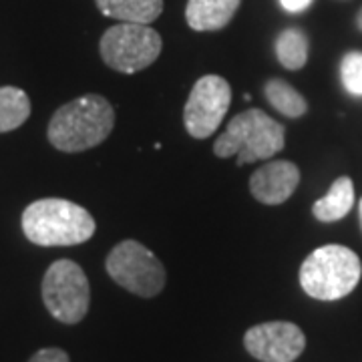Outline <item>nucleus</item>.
<instances>
[{
  "instance_id": "2eb2a0df",
  "label": "nucleus",
  "mask_w": 362,
  "mask_h": 362,
  "mask_svg": "<svg viewBox=\"0 0 362 362\" xmlns=\"http://www.w3.org/2000/svg\"><path fill=\"white\" fill-rule=\"evenodd\" d=\"M30 117V99L18 87H0V133L18 129Z\"/></svg>"
},
{
  "instance_id": "f03ea898",
  "label": "nucleus",
  "mask_w": 362,
  "mask_h": 362,
  "mask_svg": "<svg viewBox=\"0 0 362 362\" xmlns=\"http://www.w3.org/2000/svg\"><path fill=\"white\" fill-rule=\"evenodd\" d=\"M26 240L42 247L78 246L95 235L97 223L85 207L61 197L37 199L23 211Z\"/></svg>"
},
{
  "instance_id": "f257e3e1",
  "label": "nucleus",
  "mask_w": 362,
  "mask_h": 362,
  "mask_svg": "<svg viewBox=\"0 0 362 362\" xmlns=\"http://www.w3.org/2000/svg\"><path fill=\"white\" fill-rule=\"evenodd\" d=\"M113 127V105L101 95H83L54 111L47 137L52 147L63 153H81L101 145Z\"/></svg>"
},
{
  "instance_id": "423d86ee",
  "label": "nucleus",
  "mask_w": 362,
  "mask_h": 362,
  "mask_svg": "<svg viewBox=\"0 0 362 362\" xmlns=\"http://www.w3.org/2000/svg\"><path fill=\"white\" fill-rule=\"evenodd\" d=\"M107 274L127 292L141 298L157 296L165 288V268L156 254L135 240L119 242L107 256Z\"/></svg>"
},
{
  "instance_id": "9d476101",
  "label": "nucleus",
  "mask_w": 362,
  "mask_h": 362,
  "mask_svg": "<svg viewBox=\"0 0 362 362\" xmlns=\"http://www.w3.org/2000/svg\"><path fill=\"white\" fill-rule=\"evenodd\" d=\"M300 183V169L286 159H272L250 177V194L264 206H280L288 202Z\"/></svg>"
},
{
  "instance_id": "ddd939ff",
  "label": "nucleus",
  "mask_w": 362,
  "mask_h": 362,
  "mask_svg": "<svg viewBox=\"0 0 362 362\" xmlns=\"http://www.w3.org/2000/svg\"><path fill=\"white\" fill-rule=\"evenodd\" d=\"M99 11L121 23L151 25L163 13V0H95Z\"/></svg>"
},
{
  "instance_id": "1a4fd4ad",
  "label": "nucleus",
  "mask_w": 362,
  "mask_h": 362,
  "mask_svg": "<svg viewBox=\"0 0 362 362\" xmlns=\"http://www.w3.org/2000/svg\"><path fill=\"white\" fill-rule=\"evenodd\" d=\"M244 346L259 362H294L306 349V337L294 322L274 320L252 326Z\"/></svg>"
},
{
  "instance_id": "dca6fc26",
  "label": "nucleus",
  "mask_w": 362,
  "mask_h": 362,
  "mask_svg": "<svg viewBox=\"0 0 362 362\" xmlns=\"http://www.w3.org/2000/svg\"><path fill=\"white\" fill-rule=\"evenodd\" d=\"M276 57L288 71H300L308 63V37L300 28H286L276 39Z\"/></svg>"
},
{
  "instance_id": "f3484780",
  "label": "nucleus",
  "mask_w": 362,
  "mask_h": 362,
  "mask_svg": "<svg viewBox=\"0 0 362 362\" xmlns=\"http://www.w3.org/2000/svg\"><path fill=\"white\" fill-rule=\"evenodd\" d=\"M340 78L350 95L362 97V52L344 54L340 63Z\"/></svg>"
},
{
  "instance_id": "a211bd4d",
  "label": "nucleus",
  "mask_w": 362,
  "mask_h": 362,
  "mask_svg": "<svg viewBox=\"0 0 362 362\" xmlns=\"http://www.w3.org/2000/svg\"><path fill=\"white\" fill-rule=\"evenodd\" d=\"M28 362H71L69 354L61 349H42L39 350Z\"/></svg>"
},
{
  "instance_id": "4468645a",
  "label": "nucleus",
  "mask_w": 362,
  "mask_h": 362,
  "mask_svg": "<svg viewBox=\"0 0 362 362\" xmlns=\"http://www.w3.org/2000/svg\"><path fill=\"white\" fill-rule=\"evenodd\" d=\"M264 95L268 99V103L288 119H298V117L306 115L308 103L306 99L298 93L290 83H286L284 78H270L264 85Z\"/></svg>"
},
{
  "instance_id": "412c9836",
  "label": "nucleus",
  "mask_w": 362,
  "mask_h": 362,
  "mask_svg": "<svg viewBox=\"0 0 362 362\" xmlns=\"http://www.w3.org/2000/svg\"><path fill=\"white\" fill-rule=\"evenodd\" d=\"M358 216H361V228H362V199H361V204H358Z\"/></svg>"
},
{
  "instance_id": "20e7f679",
  "label": "nucleus",
  "mask_w": 362,
  "mask_h": 362,
  "mask_svg": "<svg viewBox=\"0 0 362 362\" xmlns=\"http://www.w3.org/2000/svg\"><path fill=\"white\" fill-rule=\"evenodd\" d=\"M362 276L361 258L346 246L316 247L300 266V286L314 300L332 302L349 296Z\"/></svg>"
},
{
  "instance_id": "6ab92c4d",
  "label": "nucleus",
  "mask_w": 362,
  "mask_h": 362,
  "mask_svg": "<svg viewBox=\"0 0 362 362\" xmlns=\"http://www.w3.org/2000/svg\"><path fill=\"white\" fill-rule=\"evenodd\" d=\"M282 8L288 13H302L312 4V0H280Z\"/></svg>"
},
{
  "instance_id": "aec40b11",
  "label": "nucleus",
  "mask_w": 362,
  "mask_h": 362,
  "mask_svg": "<svg viewBox=\"0 0 362 362\" xmlns=\"http://www.w3.org/2000/svg\"><path fill=\"white\" fill-rule=\"evenodd\" d=\"M356 26H358V30L362 33V8L358 11V14H356Z\"/></svg>"
},
{
  "instance_id": "f8f14e48",
  "label": "nucleus",
  "mask_w": 362,
  "mask_h": 362,
  "mask_svg": "<svg viewBox=\"0 0 362 362\" xmlns=\"http://www.w3.org/2000/svg\"><path fill=\"white\" fill-rule=\"evenodd\" d=\"M352 206H354V183L349 175H342L330 185L328 194L318 202H314L312 214L318 221L332 223L346 218Z\"/></svg>"
},
{
  "instance_id": "7ed1b4c3",
  "label": "nucleus",
  "mask_w": 362,
  "mask_h": 362,
  "mask_svg": "<svg viewBox=\"0 0 362 362\" xmlns=\"http://www.w3.org/2000/svg\"><path fill=\"white\" fill-rule=\"evenodd\" d=\"M286 129L262 109H247L228 123L226 131L214 143L220 159L235 157L238 165L272 159L284 149Z\"/></svg>"
},
{
  "instance_id": "9b49d317",
  "label": "nucleus",
  "mask_w": 362,
  "mask_h": 362,
  "mask_svg": "<svg viewBox=\"0 0 362 362\" xmlns=\"http://www.w3.org/2000/svg\"><path fill=\"white\" fill-rule=\"evenodd\" d=\"M242 0H187L185 21L197 33L221 30L232 23Z\"/></svg>"
},
{
  "instance_id": "39448f33",
  "label": "nucleus",
  "mask_w": 362,
  "mask_h": 362,
  "mask_svg": "<svg viewBox=\"0 0 362 362\" xmlns=\"http://www.w3.org/2000/svg\"><path fill=\"white\" fill-rule=\"evenodd\" d=\"M163 49L159 33L149 25L111 26L99 42L101 59L109 69L123 75H135L149 65H153Z\"/></svg>"
},
{
  "instance_id": "0eeeda50",
  "label": "nucleus",
  "mask_w": 362,
  "mask_h": 362,
  "mask_svg": "<svg viewBox=\"0 0 362 362\" xmlns=\"http://www.w3.org/2000/svg\"><path fill=\"white\" fill-rule=\"evenodd\" d=\"M42 302L52 318L78 324L89 312L90 288L83 268L73 259H57L42 278Z\"/></svg>"
},
{
  "instance_id": "6e6552de",
  "label": "nucleus",
  "mask_w": 362,
  "mask_h": 362,
  "mask_svg": "<svg viewBox=\"0 0 362 362\" xmlns=\"http://www.w3.org/2000/svg\"><path fill=\"white\" fill-rule=\"evenodd\" d=\"M232 103V87L220 75L197 78L183 109V125L194 139H207L221 125Z\"/></svg>"
}]
</instances>
